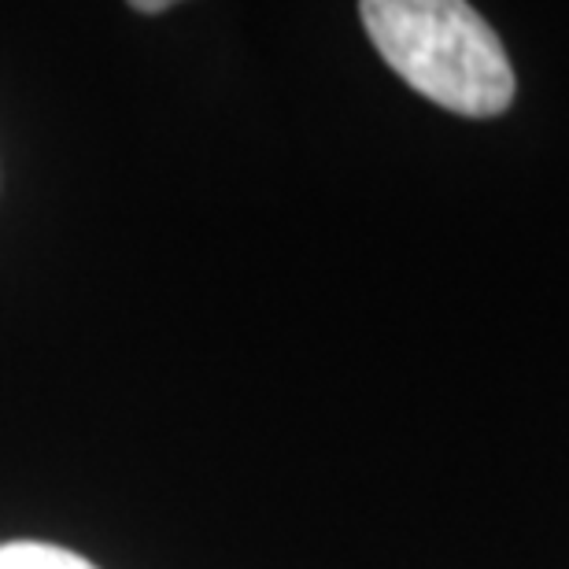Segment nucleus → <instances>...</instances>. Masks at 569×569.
<instances>
[{
    "instance_id": "nucleus-1",
    "label": "nucleus",
    "mask_w": 569,
    "mask_h": 569,
    "mask_svg": "<svg viewBox=\"0 0 569 569\" xmlns=\"http://www.w3.org/2000/svg\"><path fill=\"white\" fill-rule=\"evenodd\" d=\"M373 49L415 93L466 119H488L515 100V67L499 33L462 0H367Z\"/></svg>"
},
{
    "instance_id": "nucleus-2",
    "label": "nucleus",
    "mask_w": 569,
    "mask_h": 569,
    "mask_svg": "<svg viewBox=\"0 0 569 569\" xmlns=\"http://www.w3.org/2000/svg\"><path fill=\"white\" fill-rule=\"evenodd\" d=\"M0 569H100V566L89 562L86 555L56 548V543L16 540L0 548Z\"/></svg>"
},
{
    "instance_id": "nucleus-3",
    "label": "nucleus",
    "mask_w": 569,
    "mask_h": 569,
    "mask_svg": "<svg viewBox=\"0 0 569 569\" xmlns=\"http://www.w3.org/2000/svg\"><path fill=\"white\" fill-rule=\"evenodd\" d=\"M130 8L133 11H144V16H156V11H170L174 4H170V0H133Z\"/></svg>"
}]
</instances>
